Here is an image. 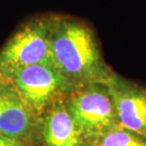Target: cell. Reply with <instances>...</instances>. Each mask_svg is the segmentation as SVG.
Here are the masks:
<instances>
[{"label":"cell","mask_w":146,"mask_h":146,"mask_svg":"<svg viewBox=\"0 0 146 146\" xmlns=\"http://www.w3.org/2000/svg\"><path fill=\"white\" fill-rule=\"evenodd\" d=\"M50 59L75 90L87 84H106L113 74L103 59L93 31L76 19L54 17Z\"/></svg>","instance_id":"obj_1"},{"label":"cell","mask_w":146,"mask_h":146,"mask_svg":"<svg viewBox=\"0 0 146 146\" xmlns=\"http://www.w3.org/2000/svg\"><path fill=\"white\" fill-rule=\"evenodd\" d=\"M54 15L29 19L17 29L0 49V79L8 80L14 71L37 64H51L50 40Z\"/></svg>","instance_id":"obj_2"},{"label":"cell","mask_w":146,"mask_h":146,"mask_svg":"<svg viewBox=\"0 0 146 146\" xmlns=\"http://www.w3.org/2000/svg\"><path fill=\"white\" fill-rule=\"evenodd\" d=\"M66 103L86 143L118 126L115 106L104 84H91L66 96Z\"/></svg>","instance_id":"obj_3"},{"label":"cell","mask_w":146,"mask_h":146,"mask_svg":"<svg viewBox=\"0 0 146 146\" xmlns=\"http://www.w3.org/2000/svg\"><path fill=\"white\" fill-rule=\"evenodd\" d=\"M6 81L13 84L38 116L56 101L75 90L49 63L20 68Z\"/></svg>","instance_id":"obj_4"},{"label":"cell","mask_w":146,"mask_h":146,"mask_svg":"<svg viewBox=\"0 0 146 146\" xmlns=\"http://www.w3.org/2000/svg\"><path fill=\"white\" fill-rule=\"evenodd\" d=\"M38 117L10 81L0 80V135L34 146Z\"/></svg>","instance_id":"obj_5"},{"label":"cell","mask_w":146,"mask_h":146,"mask_svg":"<svg viewBox=\"0 0 146 146\" xmlns=\"http://www.w3.org/2000/svg\"><path fill=\"white\" fill-rule=\"evenodd\" d=\"M106 86L121 127L146 138V89L113 72Z\"/></svg>","instance_id":"obj_6"},{"label":"cell","mask_w":146,"mask_h":146,"mask_svg":"<svg viewBox=\"0 0 146 146\" xmlns=\"http://www.w3.org/2000/svg\"><path fill=\"white\" fill-rule=\"evenodd\" d=\"M66 98L56 101L38 117L35 145L87 146L83 133L68 108Z\"/></svg>","instance_id":"obj_7"},{"label":"cell","mask_w":146,"mask_h":146,"mask_svg":"<svg viewBox=\"0 0 146 146\" xmlns=\"http://www.w3.org/2000/svg\"><path fill=\"white\" fill-rule=\"evenodd\" d=\"M87 146H146V138L118 125L88 142Z\"/></svg>","instance_id":"obj_8"},{"label":"cell","mask_w":146,"mask_h":146,"mask_svg":"<svg viewBox=\"0 0 146 146\" xmlns=\"http://www.w3.org/2000/svg\"><path fill=\"white\" fill-rule=\"evenodd\" d=\"M0 146H31L24 141L0 135Z\"/></svg>","instance_id":"obj_9"},{"label":"cell","mask_w":146,"mask_h":146,"mask_svg":"<svg viewBox=\"0 0 146 146\" xmlns=\"http://www.w3.org/2000/svg\"><path fill=\"white\" fill-rule=\"evenodd\" d=\"M0 80H1V79H0Z\"/></svg>","instance_id":"obj_10"}]
</instances>
